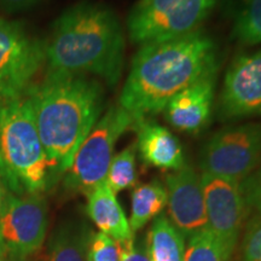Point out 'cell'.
I'll return each mask as SVG.
<instances>
[{"mask_svg":"<svg viewBox=\"0 0 261 261\" xmlns=\"http://www.w3.org/2000/svg\"><path fill=\"white\" fill-rule=\"evenodd\" d=\"M218 71L213 39L196 31L140 46L133 57L119 104L136 121L165 110L175 94Z\"/></svg>","mask_w":261,"mask_h":261,"instance_id":"cell-1","label":"cell"},{"mask_svg":"<svg viewBox=\"0 0 261 261\" xmlns=\"http://www.w3.org/2000/svg\"><path fill=\"white\" fill-rule=\"evenodd\" d=\"M25 96L32 104L52 174L65 173L102 114V84L87 75L47 70Z\"/></svg>","mask_w":261,"mask_h":261,"instance_id":"cell-2","label":"cell"},{"mask_svg":"<svg viewBox=\"0 0 261 261\" xmlns=\"http://www.w3.org/2000/svg\"><path fill=\"white\" fill-rule=\"evenodd\" d=\"M45 63L47 70L96 75L115 87L125 65V35L115 12L91 2L64 10L45 40Z\"/></svg>","mask_w":261,"mask_h":261,"instance_id":"cell-3","label":"cell"},{"mask_svg":"<svg viewBox=\"0 0 261 261\" xmlns=\"http://www.w3.org/2000/svg\"><path fill=\"white\" fill-rule=\"evenodd\" d=\"M52 175L28 97L0 104V177L8 191L41 194Z\"/></svg>","mask_w":261,"mask_h":261,"instance_id":"cell-4","label":"cell"},{"mask_svg":"<svg viewBox=\"0 0 261 261\" xmlns=\"http://www.w3.org/2000/svg\"><path fill=\"white\" fill-rule=\"evenodd\" d=\"M218 0H138L127 17L130 40L143 46L190 34L210 16Z\"/></svg>","mask_w":261,"mask_h":261,"instance_id":"cell-5","label":"cell"},{"mask_svg":"<svg viewBox=\"0 0 261 261\" xmlns=\"http://www.w3.org/2000/svg\"><path fill=\"white\" fill-rule=\"evenodd\" d=\"M135 122V117L120 104L110 107L77 149L69 169L65 172L67 188L87 195L106 181L116 142Z\"/></svg>","mask_w":261,"mask_h":261,"instance_id":"cell-6","label":"cell"},{"mask_svg":"<svg viewBox=\"0 0 261 261\" xmlns=\"http://www.w3.org/2000/svg\"><path fill=\"white\" fill-rule=\"evenodd\" d=\"M47 203L41 194L3 196L0 252L11 261H25L40 249L47 231Z\"/></svg>","mask_w":261,"mask_h":261,"instance_id":"cell-7","label":"cell"},{"mask_svg":"<svg viewBox=\"0 0 261 261\" xmlns=\"http://www.w3.org/2000/svg\"><path fill=\"white\" fill-rule=\"evenodd\" d=\"M45 63V40L19 21L0 18V104L24 96Z\"/></svg>","mask_w":261,"mask_h":261,"instance_id":"cell-8","label":"cell"},{"mask_svg":"<svg viewBox=\"0 0 261 261\" xmlns=\"http://www.w3.org/2000/svg\"><path fill=\"white\" fill-rule=\"evenodd\" d=\"M261 163V123L228 126L211 137L201 152L202 173L242 182Z\"/></svg>","mask_w":261,"mask_h":261,"instance_id":"cell-9","label":"cell"},{"mask_svg":"<svg viewBox=\"0 0 261 261\" xmlns=\"http://www.w3.org/2000/svg\"><path fill=\"white\" fill-rule=\"evenodd\" d=\"M207 228L219 243L224 261H230L244 228L248 205L240 182L202 173Z\"/></svg>","mask_w":261,"mask_h":261,"instance_id":"cell-10","label":"cell"},{"mask_svg":"<svg viewBox=\"0 0 261 261\" xmlns=\"http://www.w3.org/2000/svg\"><path fill=\"white\" fill-rule=\"evenodd\" d=\"M224 119L261 115V50L236 57L225 74L219 100Z\"/></svg>","mask_w":261,"mask_h":261,"instance_id":"cell-11","label":"cell"},{"mask_svg":"<svg viewBox=\"0 0 261 261\" xmlns=\"http://www.w3.org/2000/svg\"><path fill=\"white\" fill-rule=\"evenodd\" d=\"M168 213L172 224L184 238L207 228V213L201 174L185 163L166 175Z\"/></svg>","mask_w":261,"mask_h":261,"instance_id":"cell-12","label":"cell"},{"mask_svg":"<svg viewBox=\"0 0 261 261\" xmlns=\"http://www.w3.org/2000/svg\"><path fill=\"white\" fill-rule=\"evenodd\" d=\"M215 75L191 85L169 100L163 110L169 125L190 135L207 127L213 113Z\"/></svg>","mask_w":261,"mask_h":261,"instance_id":"cell-13","label":"cell"},{"mask_svg":"<svg viewBox=\"0 0 261 261\" xmlns=\"http://www.w3.org/2000/svg\"><path fill=\"white\" fill-rule=\"evenodd\" d=\"M133 128L137 130V149L146 165L171 172L185 165L180 143L166 127L143 119L136 121Z\"/></svg>","mask_w":261,"mask_h":261,"instance_id":"cell-14","label":"cell"},{"mask_svg":"<svg viewBox=\"0 0 261 261\" xmlns=\"http://www.w3.org/2000/svg\"><path fill=\"white\" fill-rule=\"evenodd\" d=\"M86 196L87 213L100 232L108 234L119 243L133 237L128 219L107 180L97 185Z\"/></svg>","mask_w":261,"mask_h":261,"instance_id":"cell-15","label":"cell"},{"mask_svg":"<svg viewBox=\"0 0 261 261\" xmlns=\"http://www.w3.org/2000/svg\"><path fill=\"white\" fill-rule=\"evenodd\" d=\"M146 247L151 261H184V236L165 214L152 223Z\"/></svg>","mask_w":261,"mask_h":261,"instance_id":"cell-16","label":"cell"},{"mask_svg":"<svg viewBox=\"0 0 261 261\" xmlns=\"http://www.w3.org/2000/svg\"><path fill=\"white\" fill-rule=\"evenodd\" d=\"M167 205V191L161 182L152 180L137 187L132 192L129 227L135 233L155 219Z\"/></svg>","mask_w":261,"mask_h":261,"instance_id":"cell-17","label":"cell"},{"mask_svg":"<svg viewBox=\"0 0 261 261\" xmlns=\"http://www.w3.org/2000/svg\"><path fill=\"white\" fill-rule=\"evenodd\" d=\"M90 237L83 228H62L52 240L46 261H87Z\"/></svg>","mask_w":261,"mask_h":261,"instance_id":"cell-18","label":"cell"},{"mask_svg":"<svg viewBox=\"0 0 261 261\" xmlns=\"http://www.w3.org/2000/svg\"><path fill=\"white\" fill-rule=\"evenodd\" d=\"M232 35L242 44H261V0H238Z\"/></svg>","mask_w":261,"mask_h":261,"instance_id":"cell-19","label":"cell"},{"mask_svg":"<svg viewBox=\"0 0 261 261\" xmlns=\"http://www.w3.org/2000/svg\"><path fill=\"white\" fill-rule=\"evenodd\" d=\"M137 145L132 144L114 155L107 174V182L114 194L135 187L137 174Z\"/></svg>","mask_w":261,"mask_h":261,"instance_id":"cell-20","label":"cell"},{"mask_svg":"<svg viewBox=\"0 0 261 261\" xmlns=\"http://www.w3.org/2000/svg\"><path fill=\"white\" fill-rule=\"evenodd\" d=\"M184 261H224L219 243L208 228L189 238Z\"/></svg>","mask_w":261,"mask_h":261,"instance_id":"cell-21","label":"cell"},{"mask_svg":"<svg viewBox=\"0 0 261 261\" xmlns=\"http://www.w3.org/2000/svg\"><path fill=\"white\" fill-rule=\"evenodd\" d=\"M87 261H121V246L103 232L91 234Z\"/></svg>","mask_w":261,"mask_h":261,"instance_id":"cell-22","label":"cell"},{"mask_svg":"<svg viewBox=\"0 0 261 261\" xmlns=\"http://www.w3.org/2000/svg\"><path fill=\"white\" fill-rule=\"evenodd\" d=\"M240 261H261V213L255 214L244 226Z\"/></svg>","mask_w":261,"mask_h":261,"instance_id":"cell-23","label":"cell"},{"mask_svg":"<svg viewBox=\"0 0 261 261\" xmlns=\"http://www.w3.org/2000/svg\"><path fill=\"white\" fill-rule=\"evenodd\" d=\"M241 189L248 208H254L261 213V165L241 182Z\"/></svg>","mask_w":261,"mask_h":261,"instance_id":"cell-24","label":"cell"},{"mask_svg":"<svg viewBox=\"0 0 261 261\" xmlns=\"http://www.w3.org/2000/svg\"><path fill=\"white\" fill-rule=\"evenodd\" d=\"M120 246H121V261H151L148 247L144 244H136L135 237L120 243Z\"/></svg>","mask_w":261,"mask_h":261,"instance_id":"cell-25","label":"cell"},{"mask_svg":"<svg viewBox=\"0 0 261 261\" xmlns=\"http://www.w3.org/2000/svg\"><path fill=\"white\" fill-rule=\"evenodd\" d=\"M42 0H0V8L8 14H16L40 4Z\"/></svg>","mask_w":261,"mask_h":261,"instance_id":"cell-26","label":"cell"},{"mask_svg":"<svg viewBox=\"0 0 261 261\" xmlns=\"http://www.w3.org/2000/svg\"><path fill=\"white\" fill-rule=\"evenodd\" d=\"M3 196H4V190H3V182H2V177H0V213H2ZM0 253H2V252H0Z\"/></svg>","mask_w":261,"mask_h":261,"instance_id":"cell-27","label":"cell"},{"mask_svg":"<svg viewBox=\"0 0 261 261\" xmlns=\"http://www.w3.org/2000/svg\"><path fill=\"white\" fill-rule=\"evenodd\" d=\"M0 261H4V260H3V256H2V253H0Z\"/></svg>","mask_w":261,"mask_h":261,"instance_id":"cell-28","label":"cell"}]
</instances>
